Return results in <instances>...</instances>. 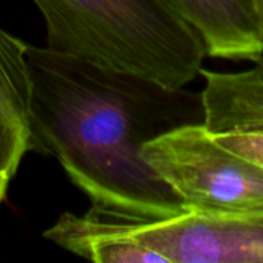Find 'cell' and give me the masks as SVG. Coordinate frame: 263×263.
Wrapping results in <instances>:
<instances>
[{
  "label": "cell",
  "mask_w": 263,
  "mask_h": 263,
  "mask_svg": "<svg viewBox=\"0 0 263 263\" xmlns=\"http://www.w3.org/2000/svg\"><path fill=\"white\" fill-rule=\"evenodd\" d=\"M28 63L34 153L52 156L92 208L136 219L188 211L142 146L177 126L202 123L200 92L170 89L45 45L28 46Z\"/></svg>",
  "instance_id": "obj_1"
},
{
  "label": "cell",
  "mask_w": 263,
  "mask_h": 263,
  "mask_svg": "<svg viewBox=\"0 0 263 263\" xmlns=\"http://www.w3.org/2000/svg\"><path fill=\"white\" fill-rule=\"evenodd\" d=\"M45 46L170 89L191 83L205 43L176 0H31Z\"/></svg>",
  "instance_id": "obj_2"
},
{
  "label": "cell",
  "mask_w": 263,
  "mask_h": 263,
  "mask_svg": "<svg viewBox=\"0 0 263 263\" xmlns=\"http://www.w3.org/2000/svg\"><path fill=\"white\" fill-rule=\"evenodd\" d=\"M43 237L97 263L128 262L133 247L154 251L166 263H263V211L136 219L89 206L83 214L62 213Z\"/></svg>",
  "instance_id": "obj_3"
},
{
  "label": "cell",
  "mask_w": 263,
  "mask_h": 263,
  "mask_svg": "<svg viewBox=\"0 0 263 263\" xmlns=\"http://www.w3.org/2000/svg\"><path fill=\"white\" fill-rule=\"evenodd\" d=\"M142 153L188 211L208 216L263 211V166L217 143L203 123L170 129L148 140Z\"/></svg>",
  "instance_id": "obj_4"
},
{
  "label": "cell",
  "mask_w": 263,
  "mask_h": 263,
  "mask_svg": "<svg viewBox=\"0 0 263 263\" xmlns=\"http://www.w3.org/2000/svg\"><path fill=\"white\" fill-rule=\"evenodd\" d=\"M237 72L200 69L205 129L227 149L263 166V54Z\"/></svg>",
  "instance_id": "obj_5"
},
{
  "label": "cell",
  "mask_w": 263,
  "mask_h": 263,
  "mask_svg": "<svg viewBox=\"0 0 263 263\" xmlns=\"http://www.w3.org/2000/svg\"><path fill=\"white\" fill-rule=\"evenodd\" d=\"M28 46L29 43L0 26V205L23 157L34 151Z\"/></svg>",
  "instance_id": "obj_6"
},
{
  "label": "cell",
  "mask_w": 263,
  "mask_h": 263,
  "mask_svg": "<svg viewBox=\"0 0 263 263\" xmlns=\"http://www.w3.org/2000/svg\"><path fill=\"white\" fill-rule=\"evenodd\" d=\"M200 34L206 55L225 60H254L263 42L248 0H176Z\"/></svg>",
  "instance_id": "obj_7"
},
{
  "label": "cell",
  "mask_w": 263,
  "mask_h": 263,
  "mask_svg": "<svg viewBox=\"0 0 263 263\" xmlns=\"http://www.w3.org/2000/svg\"><path fill=\"white\" fill-rule=\"evenodd\" d=\"M248 2H250V6L253 9L256 25H257L259 34H260V39L263 42V0H248Z\"/></svg>",
  "instance_id": "obj_8"
}]
</instances>
